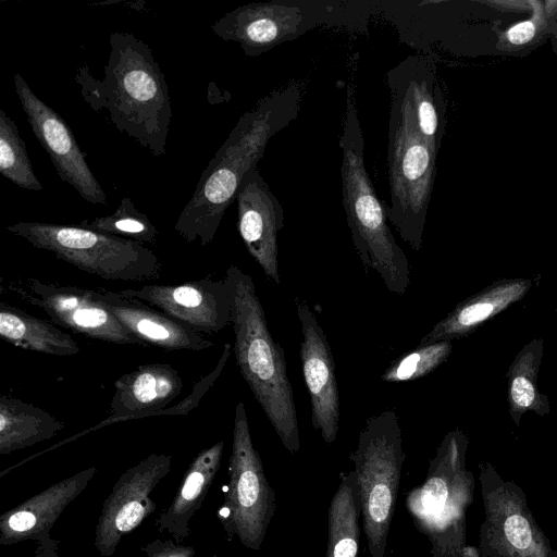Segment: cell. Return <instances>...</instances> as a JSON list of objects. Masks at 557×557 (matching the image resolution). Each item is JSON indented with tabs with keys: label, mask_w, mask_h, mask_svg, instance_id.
I'll list each match as a JSON object with an SVG mask.
<instances>
[{
	"label": "cell",
	"mask_w": 557,
	"mask_h": 557,
	"mask_svg": "<svg viewBox=\"0 0 557 557\" xmlns=\"http://www.w3.org/2000/svg\"><path fill=\"white\" fill-rule=\"evenodd\" d=\"M301 103L298 82L270 92L246 111L202 171L174 230L188 243L214 239L244 178L263 157L270 139L294 122Z\"/></svg>",
	"instance_id": "6da1fadb"
},
{
	"label": "cell",
	"mask_w": 557,
	"mask_h": 557,
	"mask_svg": "<svg viewBox=\"0 0 557 557\" xmlns=\"http://www.w3.org/2000/svg\"><path fill=\"white\" fill-rule=\"evenodd\" d=\"M103 77L95 78L87 63L76 70L75 81L89 107L104 110L111 124L149 150L166 152L172 107L165 76L148 44L129 32H113Z\"/></svg>",
	"instance_id": "7a4b0ae2"
},
{
	"label": "cell",
	"mask_w": 557,
	"mask_h": 557,
	"mask_svg": "<svg viewBox=\"0 0 557 557\" xmlns=\"http://www.w3.org/2000/svg\"><path fill=\"white\" fill-rule=\"evenodd\" d=\"M224 277L232 298L231 325L239 372L284 447L297 454L300 435L284 349L269 331L251 276L232 264Z\"/></svg>",
	"instance_id": "3957f363"
},
{
	"label": "cell",
	"mask_w": 557,
	"mask_h": 557,
	"mask_svg": "<svg viewBox=\"0 0 557 557\" xmlns=\"http://www.w3.org/2000/svg\"><path fill=\"white\" fill-rule=\"evenodd\" d=\"M339 147L343 207L354 247L366 271L374 270L389 292L404 295L410 283L409 262L366 169L364 139L350 88Z\"/></svg>",
	"instance_id": "277c9868"
},
{
	"label": "cell",
	"mask_w": 557,
	"mask_h": 557,
	"mask_svg": "<svg viewBox=\"0 0 557 557\" xmlns=\"http://www.w3.org/2000/svg\"><path fill=\"white\" fill-rule=\"evenodd\" d=\"M350 460L370 556L385 557L405 461L401 429L394 410L367 420Z\"/></svg>",
	"instance_id": "5b68a950"
},
{
	"label": "cell",
	"mask_w": 557,
	"mask_h": 557,
	"mask_svg": "<svg viewBox=\"0 0 557 557\" xmlns=\"http://www.w3.org/2000/svg\"><path fill=\"white\" fill-rule=\"evenodd\" d=\"M388 120V221L401 239L420 250L433 190L437 152L419 133L406 100L391 94Z\"/></svg>",
	"instance_id": "8992f818"
},
{
	"label": "cell",
	"mask_w": 557,
	"mask_h": 557,
	"mask_svg": "<svg viewBox=\"0 0 557 557\" xmlns=\"http://www.w3.org/2000/svg\"><path fill=\"white\" fill-rule=\"evenodd\" d=\"M5 228L34 247L108 281L144 282L161 276L158 256L141 243L78 225L17 222Z\"/></svg>",
	"instance_id": "52a82bcc"
},
{
	"label": "cell",
	"mask_w": 557,
	"mask_h": 557,
	"mask_svg": "<svg viewBox=\"0 0 557 557\" xmlns=\"http://www.w3.org/2000/svg\"><path fill=\"white\" fill-rule=\"evenodd\" d=\"M276 511L275 492L269 484L251 440L244 403L235 406L228 482L218 516L228 541L259 550Z\"/></svg>",
	"instance_id": "ba28073f"
},
{
	"label": "cell",
	"mask_w": 557,
	"mask_h": 557,
	"mask_svg": "<svg viewBox=\"0 0 557 557\" xmlns=\"http://www.w3.org/2000/svg\"><path fill=\"white\" fill-rule=\"evenodd\" d=\"M337 2L275 0L237 7L211 25L225 41L239 45L247 57H258L323 24H339Z\"/></svg>",
	"instance_id": "9c48e42d"
},
{
	"label": "cell",
	"mask_w": 557,
	"mask_h": 557,
	"mask_svg": "<svg viewBox=\"0 0 557 557\" xmlns=\"http://www.w3.org/2000/svg\"><path fill=\"white\" fill-rule=\"evenodd\" d=\"M1 285L25 302L40 308L55 324L76 334L111 344L147 347L99 302L95 289L30 276L10 280Z\"/></svg>",
	"instance_id": "30bf717a"
},
{
	"label": "cell",
	"mask_w": 557,
	"mask_h": 557,
	"mask_svg": "<svg viewBox=\"0 0 557 557\" xmlns=\"http://www.w3.org/2000/svg\"><path fill=\"white\" fill-rule=\"evenodd\" d=\"M171 466V455L153 453L121 474L95 528L94 546L102 557H111L121 541L156 511L151 493Z\"/></svg>",
	"instance_id": "8fae6325"
},
{
	"label": "cell",
	"mask_w": 557,
	"mask_h": 557,
	"mask_svg": "<svg viewBox=\"0 0 557 557\" xmlns=\"http://www.w3.org/2000/svg\"><path fill=\"white\" fill-rule=\"evenodd\" d=\"M13 83L28 124L59 177L84 200L106 205V191L90 170L86 154L66 122L33 91L18 72L13 75Z\"/></svg>",
	"instance_id": "7c38bea8"
},
{
	"label": "cell",
	"mask_w": 557,
	"mask_h": 557,
	"mask_svg": "<svg viewBox=\"0 0 557 557\" xmlns=\"http://www.w3.org/2000/svg\"><path fill=\"white\" fill-rule=\"evenodd\" d=\"M182 389V377L171 364L156 362L139 366L114 382V394L109 405L110 414L104 420L57 443L37 456L109 424L152 416L188 414L193 410V406L186 398L177 405L166 408L181 394Z\"/></svg>",
	"instance_id": "4fadbf2b"
},
{
	"label": "cell",
	"mask_w": 557,
	"mask_h": 557,
	"mask_svg": "<svg viewBox=\"0 0 557 557\" xmlns=\"http://www.w3.org/2000/svg\"><path fill=\"white\" fill-rule=\"evenodd\" d=\"M119 294L139 299L198 333H219L232 322V298L225 277L147 284L119 290Z\"/></svg>",
	"instance_id": "5bb4252c"
},
{
	"label": "cell",
	"mask_w": 557,
	"mask_h": 557,
	"mask_svg": "<svg viewBox=\"0 0 557 557\" xmlns=\"http://www.w3.org/2000/svg\"><path fill=\"white\" fill-rule=\"evenodd\" d=\"M97 472L84 469L63 479L0 516V545L36 543L35 557H58L59 542L50 532L64 509L87 487Z\"/></svg>",
	"instance_id": "9a60e30c"
},
{
	"label": "cell",
	"mask_w": 557,
	"mask_h": 557,
	"mask_svg": "<svg viewBox=\"0 0 557 557\" xmlns=\"http://www.w3.org/2000/svg\"><path fill=\"white\" fill-rule=\"evenodd\" d=\"M302 341L300 360L311 405V423L326 444L335 442L339 423V396L335 363L326 335L309 306L296 298Z\"/></svg>",
	"instance_id": "2e32d148"
},
{
	"label": "cell",
	"mask_w": 557,
	"mask_h": 557,
	"mask_svg": "<svg viewBox=\"0 0 557 557\" xmlns=\"http://www.w3.org/2000/svg\"><path fill=\"white\" fill-rule=\"evenodd\" d=\"M236 202L237 230L246 249L264 274L280 284L277 233L284 226V209L258 168L244 178Z\"/></svg>",
	"instance_id": "e0dca14e"
},
{
	"label": "cell",
	"mask_w": 557,
	"mask_h": 557,
	"mask_svg": "<svg viewBox=\"0 0 557 557\" xmlns=\"http://www.w3.org/2000/svg\"><path fill=\"white\" fill-rule=\"evenodd\" d=\"M386 81L391 94L407 101L419 133L438 153L445 106L432 61L409 55L387 72Z\"/></svg>",
	"instance_id": "ac0fdd59"
},
{
	"label": "cell",
	"mask_w": 557,
	"mask_h": 557,
	"mask_svg": "<svg viewBox=\"0 0 557 557\" xmlns=\"http://www.w3.org/2000/svg\"><path fill=\"white\" fill-rule=\"evenodd\" d=\"M95 295L127 330L147 346L165 350L201 351L214 344L198 333L139 299L119 292L95 289Z\"/></svg>",
	"instance_id": "d6986e66"
},
{
	"label": "cell",
	"mask_w": 557,
	"mask_h": 557,
	"mask_svg": "<svg viewBox=\"0 0 557 557\" xmlns=\"http://www.w3.org/2000/svg\"><path fill=\"white\" fill-rule=\"evenodd\" d=\"M223 449L224 442L219 441L200 450L191 460L171 504L154 520L162 535H171L177 543L189 536V523L201 508L219 472Z\"/></svg>",
	"instance_id": "ffe728a7"
},
{
	"label": "cell",
	"mask_w": 557,
	"mask_h": 557,
	"mask_svg": "<svg viewBox=\"0 0 557 557\" xmlns=\"http://www.w3.org/2000/svg\"><path fill=\"white\" fill-rule=\"evenodd\" d=\"M64 422L46 410L18 398L0 397V455L53 438Z\"/></svg>",
	"instance_id": "44dd1931"
},
{
	"label": "cell",
	"mask_w": 557,
	"mask_h": 557,
	"mask_svg": "<svg viewBox=\"0 0 557 557\" xmlns=\"http://www.w3.org/2000/svg\"><path fill=\"white\" fill-rule=\"evenodd\" d=\"M0 337L15 347L53 356L81 350L70 334L4 301L0 302Z\"/></svg>",
	"instance_id": "7402d4cb"
},
{
	"label": "cell",
	"mask_w": 557,
	"mask_h": 557,
	"mask_svg": "<svg viewBox=\"0 0 557 557\" xmlns=\"http://www.w3.org/2000/svg\"><path fill=\"white\" fill-rule=\"evenodd\" d=\"M361 509L355 472L342 473L327 510L325 557H358Z\"/></svg>",
	"instance_id": "603a6c76"
},
{
	"label": "cell",
	"mask_w": 557,
	"mask_h": 557,
	"mask_svg": "<svg viewBox=\"0 0 557 557\" xmlns=\"http://www.w3.org/2000/svg\"><path fill=\"white\" fill-rule=\"evenodd\" d=\"M521 285H511L499 288L496 293L488 294L485 297L467 301L435 324L431 332L421 338L419 345L447 341L450 337L463 334L515 299L518 293L521 292Z\"/></svg>",
	"instance_id": "cb8c5ba5"
},
{
	"label": "cell",
	"mask_w": 557,
	"mask_h": 557,
	"mask_svg": "<svg viewBox=\"0 0 557 557\" xmlns=\"http://www.w3.org/2000/svg\"><path fill=\"white\" fill-rule=\"evenodd\" d=\"M0 174L21 188L33 191L44 189L17 125L3 109H0Z\"/></svg>",
	"instance_id": "d4e9b609"
},
{
	"label": "cell",
	"mask_w": 557,
	"mask_h": 557,
	"mask_svg": "<svg viewBox=\"0 0 557 557\" xmlns=\"http://www.w3.org/2000/svg\"><path fill=\"white\" fill-rule=\"evenodd\" d=\"M81 226L110 235L156 245L157 227L147 214L139 211L129 197L122 198L115 211L106 216L84 220Z\"/></svg>",
	"instance_id": "484cf974"
},
{
	"label": "cell",
	"mask_w": 557,
	"mask_h": 557,
	"mask_svg": "<svg viewBox=\"0 0 557 557\" xmlns=\"http://www.w3.org/2000/svg\"><path fill=\"white\" fill-rule=\"evenodd\" d=\"M448 341L419 345L395 359L382 373L381 381L401 383L420 379L438 367L449 355Z\"/></svg>",
	"instance_id": "4316f807"
},
{
	"label": "cell",
	"mask_w": 557,
	"mask_h": 557,
	"mask_svg": "<svg viewBox=\"0 0 557 557\" xmlns=\"http://www.w3.org/2000/svg\"><path fill=\"white\" fill-rule=\"evenodd\" d=\"M548 35V15L544 1L532 0L531 16L503 32H497L496 47L502 52H517L539 44Z\"/></svg>",
	"instance_id": "83f0119b"
},
{
	"label": "cell",
	"mask_w": 557,
	"mask_h": 557,
	"mask_svg": "<svg viewBox=\"0 0 557 557\" xmlns=\"http://www.w3.org/2000/svg\"><path fill=\"white\" fill-rule=\"evenodd\" d=\"M140 550L144 557H195L196 550L193 546L177 543L174 539H157L146 545Z\"/></svg>",
	"instance_id": "f1b7e54d"
},
{
	"label": "cell",
	"mask_w": 557,
	"mask_h": 557,
	"mask_svg": "<svg viewBox=\"0 0 557 557\" xmlns=\"http://www.w3.org/2000/svg\"><path fill=\"white\" fill-rule=\"evenodd\" d=\"M507 540L518 549H525L532 542L529 522L520 515L509 516L504 523Z\"/></svg>",
	"instance_id": "f546056e"
},
{
	"label": "cell",
	"mask_w": 557,
	"mask_h": 557,
	"mask_svg": "<svg viewBox=\"0 0 557 557\" xmlns=\"http://www.w3.org/2000/svg\"><path fill=\"white\" fill-rule=\"evenodd\" d=\"M535 393L530 381L523 376H517L511 383V398L519 407H528L532 404Z\"/></svg>",
	"instance_id": "4dcf8cb0"
},
{
	"label": "cell",
	"mask_w": 557,
	"mask_h": 557,
	"mask_svg": "<svg viewBox=\"0 0 557 557\" xmlns=\"http://www.w3.org/2000/svg\"><path fill=\"white\" fill-rule=\"evenodd\" d=\"M499 11L506 12H530L532 11V0H505V1H481Z\"/></svg>",
	"instance_id": "1f68e13d"
},
{
	"label": "cell",
	"mask_w": 557,
	"mask_h": 557,
	"mask_svg": "<svg viewBox=\"0 0 557 557\" xmlns=\"http://www.w3.org/2000/svg\"><path fill=\"white\" fill-rule=\"evenodd\" d=\"M548 36L557 53V12L548 18Z\"/></svg>",
	"instance_id": "d6a6232c"
},
{
	"label": "cell",
	"mask_w": 557,
	"mask_h": 557,
	"mask_svg": "<svg viewBox=\"0 0 557 557\" xmlns=\"http://www.w3.org/2000/svg\"><path fill=\"white\" fill-rule=\"evenodd\" d=\"M208 557H219L218 555H213V556H208Z\"/></svg>",
	"instance_id": "836d02e7"
}]
</instances>
